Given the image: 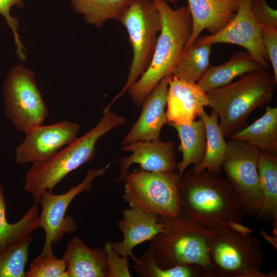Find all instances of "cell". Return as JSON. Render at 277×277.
<instances>
[{
  "instance_id": "cell-1",
  "label": "cell",
  "mask_w": 277,
  "mask_h": 277,
  "mask_svg": "<svg viewBox=\"0 0 277 277\" xmlns=\"http://www.w3.org/2000/svg\"><path fill=\"white\" fill-rule=\"evenodd\" d=\"M179 193L185 215L212 230L235 222L246 215L241 201L225 179L206 169H186L180 177Z\"/></svg>"
},
{
  "instance_id": "cell-2",
  "label": "cell",
  "mask_w": 277,
  "mask_h": 277,
  "mask_svg": "<svg viewBox=\"0 0 277 277\" xmlns=\"http://www.w3.org/2000/svg\"><path fill=\"white\" fill-rule=\"evenodd\" d=\"M151 1L160 13L162 29L149 66L127 91L137 106H141L163 78L172 73L192 30V18L187 6L173 9L166 0Z\"/></svg>"
},
{
  "instance_id": "cell-3",
  "label": "cell",
  "mask_w": 277,
  "mask_h": 277,
  "mask_svg": "<svg viewBox=\"0 0 277 277\" xmlns=\"http://www.w3.org/2000/svg\"><path fill=\"white\" fill-rule=\"evenodd\" d=\"M97 124L80 137L68 144L49 160L33 164L26 172L24 189L39 204L45 191L54 188L70 172L92 161L95 154L97 141L107 133L123 125L125 118L104 108Z\"/></svg>"
},
{
  "instance_id": "cell-4",
  "label": "cell",
  "mask_w": 277,
  "mask_h": 277,
  "mask_svg": "<svg viewBox=\"0 0 277 277\" xmlns=\"http://www.w3.org/2000/svg\"><path fill=\"white\" fill-rule=\"evenodd\" d=\"M276 84L273 73L262 68L206 92L208 106L217 114L225 137L236 132L252 112L268 105Z\"/></svg>"
},
{
  "instance_id": "cell-5",
  "label": "cell",
  "mask_w": 277,
  "mask_h": 277,
  "mask_svg": "<svg viewBox=\"0 0 277 277\" xmlns=\"http://www.w3.org/2000/svg\"><path fill=\"white\" fill-rule=\"evenodd\" d=\"M166 231L149 241L148 247L153 260L162 269L180 265L195 264L210 274L209 243L213 231L183 213L177 217L159 216Z\"/></svg>"
},
{
  "instance_id": "cell-6",
  "label": "cell",
  "mask_w": 277,
  "mask_h": 277,
  "mask_svg": "<svg viewBox=\"0 0 277 277\" xmlns=\"http://www.w3.org/2000/svg\"><path fill=\"white\" fill-rule=\"evenodd\" d=\"M210 277H272L260 271L263 254L260 242L251 233L227 226L213 231L209 243Z\"/></svg>"
},
{
  "instance_id": "cell-7",
  "label": "cell",
  "mask_w": 277,
  "mask_h": 277,
  "mask_svg": "<svg viewBox=\"0 0 277 277\" xmlns=\"http://www.w3.org/2000/svg\"><path fill=\"white\" fill-rule=\"evenodd\" d=\"M177 171L151 172L142 169L128 173L122 198L131 208L174 218L182 211Z\"/></svg>"
},
{
  "instance_id": "cell-8",
  "label": "cell",
  "mask_w": 277,
  "mask_h": 277,
  "mask_svg": "<svg viewBox=\"0 0 277 277\" xmlns=\"http://www.w3.org/2000/svg\"><path fill=\"white\" fill-rule=\"evenodd\" d=\"M120 21L128 32L133 57L126 82L106 107L108 109L124 95L148 68L162 25L160 13L151 0H131Z\"/></svg>"
},
{
  "instance_id": "cell-9",
  "label": "cell",
  "mask_w": 277,
  "mask_h": 277,
  "mask_svg": "<svg viewBox=\"0 0 277 277\" xmlns=\"http://www.w3.org/2000/svg\"><path fill=\"white\" fill-rule=\"evenodd\" d=\"M3 90L5 116L18 131L25 133L43 124L49 111L33 71L22 64L14 65L7 74Z\"/></svg>"
},
{
  "instance_id": "cell-10",
  "label": "cell",
  "mask_w": 277,
  "mask_h": 277,
  "mask_svg": "<svg viewBox=\"0 0 277 277\" xmlns=\"http://www.w3.org/2000/svg\"><path fill=\"white\" fill-rule=\"evenodd\" d=\"M222 165L226 180L242 204L246 214L257 215L262 196L258 170L261 152L242 141L230 139Z\"/></svg>"
},
{
  "instance_id": "cell-11",
  "label": "cell",
  "mask_w": 277,
  "mask_h": 277,
  "mask_svg": "<svg viewBox=\"0 0 277 277\" xmlns=\"http://www.w3.org/2000/svg\"><path fill=\"white\" fill-rule=\"evenodd\" d=\"M110 166L89 169L84 180L67 192L54 194L45 191L41 195L39 204L42 208L39 214V227L45 233L43 254L53 252V246L60 243L65 234L74 233L78 228L77 223L71 216H66L68 208L73 200L78 194L90 191L92 183L98 177L104 175Z\"/></svg>"
},
{
  "instance_id": "cell-12",
  "label": "cell",
  "mask_w": 277,
  "mask_h": 277,
  "mask_svg": "<svg viewBox=\"0 0 277 277\" xmlns=\"http://www.w3.org/2000/svg\"><path fill=\"white\" fill-rule=\"evenodd\" d=\"M252 1L241 0L238 11L227 25L214 34L200 35L193 44L195 46L218 43L240 46L255 62L268 70L270 65L262 44L261 24L252 14Z\"/></svg>"
},
{
  "instance_id": "cell-13",
  "label": "cell",
  "mask_w": 277,
  "mask_h": 277,
  "mask_svg": "<svg viewBox=\"0 0 277 277\" xmlns=\"http://www.w3.org/2000/svg\"><path fill=\"white\" fill-rule=\"evenodd\" d=\"M80 129L79 124L68 120L31 128L25 133L24 141L15 149L16 162L33 164L49 160L75 140Z\"/></svg>"
},
{
  "instance_id": "cell-14",
  "label": "cell",
  "mask_w": 277,
  "mask_h": 277,
  "mask_svg": "<svg viewBox=\"0 0 277 277\" xmlns=\"http://www.w3.org/2000/svg\"><path fill=\"white\" fill-rule=\"evenodd\" d=\"M122 149L131 152L130 156L123 157L119 162L118 179L122 181L134 164L139 165L141 169L148 171H177L173 141H137L123 145Z\"/></svg>"
},
{
  "instance_id": "cell-15",
  "label": "cell",
  "mask_w": 277,
  "mask_h": 277,
  "mask_svg": "<svg viewBox=\"0 0 277 277\" xmlns=\"http://www.w3.org/2000/svg\"><path fill=\"white\" fill-rule=\"evenodd\" d=\"M170 74L163 78L144 99L141 114L122 141V145L160 140L161 130L167 122L165 108Z\"/></svg>"
},
{
  "instance_id": "cell-16",
  "label": "cell",
  "mask_w": 277,
  "mask_h": 277,
  "mask_svg": "<svg viewBox=\"0 0 277 277\" xmlns=\"http://www.w3.org/2000/svg\"><path fill=\"white\" fill-rule=\"evenodd\" d=\"M122 219L117 223L122 231V242H111L113 250L120 255L132 260L136 257L132 250L137 245L149 241L160 233L166 231V224L155 214L130 207L122 212Z\"/></svg>"
},
{
  "instance_id": "cell-17",
  "label": "cell",
  "mask_w": 277,
  "mask_h": 277,
  "mask_svg": "<svg viewBox=\"0 0 277 277\" xmlns=\"http://www.w3.org/2000/svg\"><path fill=\"white\" fill-rule=\"evenodd\" d=\"M208 104L206 92L197 83L183 81L170 74L167 94V123L190 124Z\"/></svg>"
},
{
  "instance_id": "cell-18",
  "label": "cell",
  "mask_w": 277,
  "mask_h": 277,
  "mask_svg": "<svg viewBox=\"0 0 277 277\" xmlns=\"http://www.w3.org/2000/svg\"><path fill=\"white\" fill-rule=\"evenodd\" d=\"M192 30L185 49L194 43L205 29L210 34L221 30L233 17L241 0H187Z\"/></svg>"
},
{
  "instance_id": "cell-19",
  "label": "cell",
  "mask_w": 277,
  "mask_h": 277,
  "mask_svg": "<svg viewBox=\"0 0 277 277\" xmlns=\"http://www.w3.org/2000/svg\"><path fill=\"white\" fill-rule=\"evenodd\" d=\"M68 277H108V266L104 248H91L80 238L68 241L63 258Z\"/></svg>"
},
{
  "instance_id": "cell-20",
  "label": "cell",
  "mask_w": 277,
  "mask_h": 277,
  "mask_svg": "<svg viewBox=\"0 0 277 277\" xmlns=\"http://www.w3.org/2000/svg\"><path fill=\"white\" fill-rule=\"evenodd\" d=\"M262 68L246 50L239 51L234 52L226 62L217 66H210L197 84L208 92L231 83L238 76Z\"/></svg>"
},
{
  "instance_id": "cell-21",
  "label": "cell",
  "mask_w": 277,
  "mask_h": 277,
  "mask_svg": "<svg viewBox=\"0 0 277 277\" xmlns=\"http://www.w3.org/2000/svg\"><path fill=\"white\" fill-rule=\"evenodd\" d=\"M229 137L252 145L261 152L277 156V108L267 105L263 115Z\"/></svg>"
},
{
  "instance_id": "cell-22",
  "label": "cell",
  "mask_w": 277,
  "mask_h": 277,
  "mask_svg": "<svg viewBox=\"0 0 277 277\" xmlns=\"http://www.w3.org/2000/svg\"><path fill=\"white\" fill-rule=\"evenodd\" d=\"M166 124L176 131L180 140L178 150L182 153L183 157L178 163L177 173L181 177L189 165L197 166L204 159L206 150L205 125L200 118L190 124Z\"/></svg>"
},
{
  "instance_id": "cell-23",
  "label": "cell",
  "mask_w": 277,
  "mask_h": 277,
  "mask_svg": "<svg viewBox=\"0 0 277 277\" xmlns=\"http://www.w3.org/2000/svg\"><path fill=\"white\" fill-rule=\"evenodd\" d=\"M262 200L257 216L277 227V156L261 152L258 165Z\"/></svg>"
},
{
  "instance_id": "cell-24",
  "label": "cell",
  "mask_w": 277,
  "mask_h": 277,
  "mask_svg": "<svg viewBox=\"0 0 277 277\" xmlns=\"http://www.w3.org/2000/svg\"><path fill=\"white\" fill-rule=\"evenodd\" d=\"M38 204L35 203L17 222L9 223L4 188L0 182V253L21 242L39 227Z\"/></svg>"
},
{
  "instance_id": "cell-25",
  "label": "cell",
  "mask_w": 277,
  "mask_h": 277,
  "mask_svg": "<svg viewBox=\"0 0 277 277\" xmlns=\"http://www.w3.org/2000/svg\"><path fill=\"white\" fill-rule=\"evenodd\" d=\"M198 117L202 120L205 125L206 150L203 162L199 166H194L198 171L206 169L219 173L222 170V165L227 153L228 145L219 125L218 115L213 110L210 115L204 110Z\"/></svg>"
},
{
  "instance_id": "cell-26",
  "label": "cell",
  "mask_w": 277,
  "mask_h": 277,
  "mask_svg": "<svg viewBox=\"0 0 277 277\" xmlns=\"http://www.w3.org/2000/svg\"><path fill=\"white\" fill-rule=\"evenodd\" d=\"M131 0H70L73 10L88 24L103 27L109 19L120 21Z\"/></svg>"
},
{
  "instance_id": "cell-27",
  "label": "cell",
  "mask_w": 277,
  "mask_h": 277,
  "mask_svg": "<svg viewBox=\"0 0 277 277\" xmlns=\"http://www.w3.org/2000/svg\"><path fill=\"white\" fill-rule=\"evenodd\" d=\"M211 46L193 44L184 49L171 74L183 81L197 83L210 66Z\"/></svg>"
},
{
  "instance_id": "cell-28",
  "label": "cell",
  "mask_w": 277,
  "mask_h": 277,
  "mask_svg": "<svg viewBox=\"0 0 277 277\" xmlns=\"http://www.w3.org/2000/svg\"><path fill=\"white\" fill-rule=\"evenodd\" d=\"M34 239L29 235L0 253V277H25L29 247Z\"/></svg>"
},
{
  "instance_id": "cell-29",
  "label": "cell",
  "mask_w": 277,
  "mask_h": 277,
  "mask_svg": "<svg viewBox=\"0 0 277 277\" xmlns=\"http://www.w3.org/2000/svg\"><path fill=\"white\" fill-rule=\"evenodd\" d=\"M25 277H68L65 262L53 252L41 253L33 260Z\"/></svg>"
},
{
  "instance_id": "cell-30",
  "label": "cell",
  "mask_w": 277,
  "mask_h": 277,
  "mask_svg": "<svg viewBox=\"0 0 277 277\" xmlns=\"http://www.w3.org/2000/svg\"><path fill=\"white\" fill-rule=\"evenodd\" d=\"M23 6L22 0H0V14L4 17L8 27L12 31L16 46V53L18 58L22 61L27 59L25 52V48L20 39L18 33V19L11 16L10 10L12 7L14 6L23 7Z\"/></svg>"
},
{
  "instance_id": "cell-31",
  "label": "cell",
  "mask_w": 277,
  "mask_h": 277,
  "mask_svg": "<svg viewBox=\"0 0 277 277\" xmlns=\"http://www.w3.org/2000/svg\"><path fill=\"white\" fill-rule=\"evenodd\" d=\"M261 37L268 60L272 68L274 78L277 82V28L261 24Z\"/></svg>"
},
{
  "instance_id": "cell-32",
  "label": "cell",
  "mask_w": 277,
  "mask_h": 277,
  "mask_svg": "<svg viewBox=\"0 0 277 277\" xmlns=\"http://www.w3.org/2000/svg\"><path fill=\"white\" fill-rule=\"evenodd\" d=\"M108 266V277H130L128 258L122 256L113 249L111 242H107L104 246Z\"/></svg>"
},
{
  "instance_id": "cell-33",
  "label": "cell",
  "mask_w": 277,
  "mask_h": 277,
  "mask_svg": "<svg viewBox=\"0 0 277 277\" xmlns=\"http://www.w3.org/2000/svg\"><path fill=\"white\" fill-rule=\"evenodd\" d=\"M251 10L259 23L277 28V10L271 7L266 0H252Z\"/></svg>"
},
{
  "instance_id": "cell-34",
  "label": "cell",
  "mask_w": 277,
  "mask_h": 277,
  "mask_svg": "<svg viewBox=\"0 0 277 277\" xmlns=\"http://www.w3.org/2000/svg\"><path fill=\"white\" fill-rule=\"evenodd\" d=\"M227 226L231 229L241 233H251V232L253 231L252 229L243 226L242 223L233 222L230 223Z\"/></svg>"
},
{
  "instance_id": "cell-35",
  "label": "cell",
  "mask_w": 277,
  "mask_h": 277,
  "mask_svg": "<svg viewBox=\"0 0 277 277\" xmlns=\"http://www.w3.org/2000/svg\"><path fill=\"white\" fill-rule=\"evenodd\" d=\"M168 3H171L172 4L175 5L177 4L179 0H166Z\"/></svg>"
}]
</instances>
